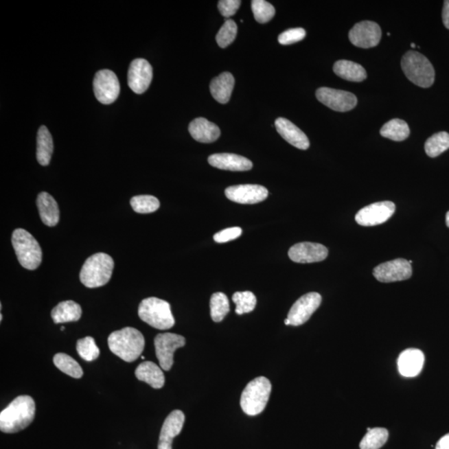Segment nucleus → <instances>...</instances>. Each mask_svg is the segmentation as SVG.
<instances>
[{"label": "nucleus", "instance_id": "obj_1", "mask_svg": "<svg viewBox=\"0 0 449 449\" xmlns=\"http://www.w3.org/2000/svg\"><path fill=\"white\" fill-rule=\"evenodd\" d=\"M34 416L35 403L32 398L19 396L0 413V429L6 433H18L29 426Z\"/></svg>", "mask_w": 449, "mask_h": 449}, {"label": "nucleus", "instance_id": "obj_2", "mask_svg": "<svg viewBox=\"0 0 449 449\" xmlns=\"http://www.w3.org/2000/svg\"><path fill=\"white\" fill-rule=\"evenodd\" d=\"M108 347L126 362L137 360L145 347V338L139 330L126 327L113 332L108 337Z\"/></svg>", "mask_w": 449, "mask_h": 449}, {"label": "nucleus", "instance_id": "obj_3", "mask_svg": "<svg viewBox=\"0 0 449 449\" xmlns=\"http://www.w3.org/2000/svg\"><path fill=\"white\" fill-rule=\"evenodd\" d=\"M114 262L109 255L97 253L86 260L80 273V281L88 288H97L111 279Z\"/></svg>", "mask_w": 449, "mask_h": 449}, {"label": "nucleus", "instance_id": "obj_4", "mask_svg": "<svg viewBox=\"0 0 449 449\" xmlns=\"http://www.w3.org/2000/svg\"><path fill=\"white\" fill-rule=\"evenodd\" d=\"M401 66L408 80L421 88H429L435 82V69L430 61L420 53L409 51L405 54Z\"/></svg>", "mask_w": 449, "mask_h": 449}, {"label": "nucleus", "instance_id": "obj_5", "mask_svg": "<svg viewBox=\"0 0 449 449\" xmlns=\"http://www.w3.org/2000/svg\"><path fill=\"white\" fill-rule=\"evenodd\" d=\"M12 245L21 265L27 270H34L41 266L42 249L37 240L25 229H16L12 235Z\"/></svg>", "mask_w": 449, "mask_h": 449}, {"label": "nucleus", "instance_id": "obj_6", "mask_svg": "<svg viewBox=\"0 0 449 449\" xmlns=\"http://www.w3.org/2000/svg\"><path fill=\"white\" fill-rule=\"evenodd\" d=\"M139 316L141 321L157 330H169L175 325L170 304L156 297L144 299L140 303Z\"/></svg>", "mask_w": 449, "mask_h": 449}, {"label": "nucleus", "instance_id": "obj_7", "mask_svg": "<svg viewBox=\"0 0 449 449\" xmlns=\"http://www.w3.org/2000/svg\"><path fill=\"white\" fill-rule=\"evenodd\" d=\"M271 384L266 377L255 378L246 385L241 397V407L247 415H260L266 408L271 392Z\"/></svg>", "mask_w": 449, "mask_h": 449}, {"label": "nucleus", "instance_id": "obj_8", "mask_svg": "<svg viewBox=\"0 0 449 449\" xmlns=\"http://www.w3.org/2000/svg\"><path fill=\"white\" fill-rule=\"evenodd\" d=\"M93 92L102 104H111L120 93V84L115 73L108 69L98 71L93 80Z\"/></svg>", "mask_w": 449, "mask_h": 449}, {"label": "nucleus", "instance_id": "obj_9", "mask_svg": "<svg viewBox=\"0 0 449 449\" xmlns=\"http://www.w3.org/2000/svg\"><path fill=\"white\" fill-rule=\"evenodd\" d=\"M156 356L161 368L169 371L173 365V356L177 349L186 345V340L179 334L172 333L159 334L155 338Z\"/></svg>", "mask_w": 449, "mask_h": 449}, {"label": "nucleus", "instance_id": "obj_10", "mask_svg": "<svg viewBox=\"0 0 449 449\" xmlns=\"http://www.w3.org/2000/svg\"><path fill=\"white\" fill-rule=\"evenodd\" d=\"M411 264L405 259H396L384 262L374 268L373 277L377 281L391 283L405 281L412 277Z\"/></svg>", "mask_w": 449, "mask_h": 449}, {"label": "nucleus", "instance_id": "obj_11", "mask_svg": "<svg viewBox=\"0 0 449 449\" xmlns=\"http://www.w3.org/2000/svg\"><path fill=\"white\" fill-rule=\"evenodd\" d=\"M395 203L388 200L370 204L358 211L356 222L363 227L383 224L395 214Z\"/></svg>", "mask_w": 449, "mask_h": 449}, {"label": "nucleus", "instance_id": "obj_12", "mask_svg": "<svg viewBox=\"0 0 449 449\" xmlns=\"http://www.w3.org/2000/svg\"><path fill=\"white\" fill-rule=\"evenodd\" d=\"M316 97L321 104L334 111L345 113L354 109L357 105V97L352 93L330 88H321L316 91Z\"/></svg>", "mask_w": 449, "mask_h": 449}, {"label": "nucleus", "instance_id": "obj_13", "mask_svg": "<svg viewBox=\"0 0 449 449\" xmlns=\"http://www.w3.org/2000/svg\"><path fill=\"white\" fill-rule=\"evenodd\" d=\"M382 31L378 23L363 21L356 23L349 31V38L352 45L361 49H370L379 45Z\"/></svg>", "mask_w": 449, "mask_h": 449}, {"label": "nucleus", "instance_id": "obj_14", "mask_svg": "<svg viewBox=\"0 0 449 449\" xmlns=\"http://www.w3.org/2000/svg\"><path fill=\"white\" fill-rule=\"evenodd\" d=\"M322 301L321 295L316 292H310L303 295L295 301L291 307L287 319L290 325L299 326L309 321L314 311L320 307Z\"/></svg>", "mask_w": 449, "mask_h": 449}, {"label": "nucleus", "instance_id": "obj_15", "mask_svg": "<svg viewBox=\"0 0 449 449\" xmlns=\"http://www.w3.org/2000/svg\"><path fill=\"white\" fill-rule=\"evenodd\" d=\"M152 80V67L144 58H137L130 65L128 82L129 88L137 94L147 91Z\"/></svg>", "mask_w": 449, "mask_h": 449}, {"label": "nucleus", "instance_id": "obj_16", "mask_svg": "<svg viewBox=\"0 0 449 449\" xmlns=\"http://www.w3.org/2000/svg\"><path fill=\"white\" fill-rule=\"evenodd\" d=\"M224 194L232 202L240 204H255L267 198L269 192L260 185H238L226 189Z\"/></svg>", "mask_w": 449, "mask_h": 449}, {"label": "nucleus", "instance_id": "obj_17", "mask_svg": "<svg viewBox=\"0 0 449 449\" xmlns=\"http://www.w3.org/2000/svg\"><path fill=\"white\" fill-rule=\"evenodd\" d=\"M328 249L319 243L301 242L290 247L288 255L291 261L306 264L320 262L328 257Z\"/></svg>", "mask_w": 449, "mask_h": 449}, {"label": "nucleus", "instance_id": "obj_18", "mask_svg": "<svg viewBox=\"0 0 449 449\" xmlns=\"http://www.w3.org/2000/svg\"><path fill=\"white\" fill-rule=\"evenodd\" d=\"M184 423L185 415L181 411H172L167 417L161 429L159 449H172L173 439L182 431Z\"/></svg>", "mask_w": 449, "mask_h": 449}, {"label": "nucleus", "instance_id": "obj_19", "mask_svg": "<svg viewBox=\"0 0 449 449\" xmlns=\"http://www.w3.org/2000/svg\"><path fill=\"white\" fill-rule=\"evenodd\" d=\"M211 166L232 172L249 171L253 167L251 161L246 157L232 154V153H218L208 157Z\"/></svg>", "mask_w": 449, "mask_h": 449}, {"label": "nucleus", "instance_id": "obj_20", "mask_svg": "<svg viewBox=\"0 0 449 449\" xmlns=\"http://www.w3.org/2000/svg\"><path fill=\"white\" fill-rule=\"evenodd\" d=\"M424 364V354L417 349H408L398 358V369L402 376L413 378L419 376Z\"/></svg>", "mask_w": 449, "mask_h": 449}, {"label": "nucleus", "instance_id": "obj_21", "mask_svg": "<svg viewBox=\"0 0 449 449\" xmlns=\"http://www.w3.org/2000/svg\"><path fill=\"white\" fill-rule=\"evenodd\" d=\"M275 128L277 132L287 143L294 147L307 150L310 147V141L304 133L297 126L291 123L286 118L279 117L275 122Z\"/></svg>", "mask_w": 449, "mask_h": 449}, {"label": "nucleus", "instance_id": "obj_22", "mask_svg": "<svg viewBox=\"0 0 449 449\" xmlns=\"http://www.w3.org/2000/svg\"><path fill=\"white\" fill-rule=\"evenodd\" d=\"M188 130L193 139L202 143H214L220 136L218 126L204 117H198L193 120L189 124Z\"/></svg>", "mask_w": 449, "mask_h": 449}, {"label": "nucleus", "instance_id": "obj_23", "mask_svg": "<svg viewBox=\"0 0 449 449\" xmlns=\"http://www.w3.org/2000/svg\"><path fill=\"white\" fill-rule=\"evenodd\" d=\"M37 207L43 224L48 227L56 226L59 222V208L53 196L48 192L39 193Z\"/></svg>", "mask_w": 449, "mask_h": 449}, {"label": "nucleus", "instance_id": "obj_24", "mask_svg": "<svg viewBox=\"0 0 449 449\" xmlns=\"http://www.w3.org/2000/svg\"><path fill=\"white\" fill-rule=\"evenodd\" d=\"M235 86V78L231 73H220L211 82L210 91L212 97L222 104H226L231 100Z\"/></svg>", "mask_w": 449, "mask_h": 449}, {"label": "nucleus", "instance_id": "obj_25", "mask_svg": "<svg viewBox=\"0 0 449 449\" xmlns=\"http://www.w3.org/2000/svg\"><path fill=\"white\" fill-rule=\"evenodd\" d=\"M137 379L143 381L154 389L163 388L165 376L159 365L151 361H146L137 366L135 371Z\"/></svg>", "mask_w": 449, "mask_h": 449}, {"label": "nucleus", "instance_id": "obj_26", "mask_svg": "<svg viewBox=\"0 0 449 449\" xmlns=\"http://www.w3.org/2000/svg\"><path fill=\"white\" fill-rule=\"evenodd\" d=\"M333 69L337 76L350 82H360L367 78L363 66L352 61L338 60L334 65Z\"/></svg>", "mask_w": 449, "mask_h": 449}, {"label": "nucleus", "instance_id": "obj_27", "mask_svg": "<svg viewBox=\"0 0 449 449\" xmlns=\"http://www.w3.org/2000/svg\"><path fill=\"white\" fill-rule=\"evenodd\" d=\"M81 306L73 301L59 303L58 306L54 307L52 312H51V316H52L55 324L78 321L81 318Z\"/></svg>", "mask_w": 449, "mask_h": 449}, {"label": "nucleus", "instance_id": "obj_28", "mask_svg": "<svg viewBox=\"0 0 449 449\" xmlns=\"http://www.w3.org/2000/svg\"><path fill=\"white\" fill-rule=\"evenodd\" d=\"M54 152L52 135L45 126H41L37 135V160L41 166H48Z\"/></svg>", "mask_w": 449, "mask_h": 449}, {"label": "nucleus", "instance_id": "obj_29", "mask_svg": "<svg viewBox=\"0 0 449 449\" xmlns=\"http://www.w3.org/2000/svg\"><path fill=\"white\" fill-rule=\"evenodd\" d=\"M382 137L395 141H402L407 139L411 130L406 122L404 120L392 119L386 123L380 130Z\"/></svg>", "mask_w": 449, "mask_h": 449}, {"label": "nucleus", "instance_id": "obj_30", "mask_svg": "<svg viewBox=\"0 0 449 449\" xmlns=\"http://www.w3.org/2000/svg\"><path fill=\"white\" fill-rule=\"evenodd\" d=\"M54 363L59 370L74 378V379H80L84 376V371H82L81 366L68 354L64 353L55 354Z\"/></svg>", "mask_w": 449, "mask_h": 449}, {"label": "nucleus", "instance_id": "obj_31", "mask_svg": "<svg viewBox=\"0 0 449 449\" xmlns=\"http://www.w3.org/2000/svg\"><path fill=\"white\" fill-rule=\"evenodd\" d=\"M449 148V133L440 132L433 135L426 141L424 145L425 152L430 157H437L447 151Z\"/></svg>", "mask_w": 449, "mask_h": 449}, {"label": "nucleus", "instance_id": "obj_32", "mask_svg": "<svg viewBox=\"0 0 449 449\" xmlns=\"http://www.w3.org/2000/svg\"><path fill=\"white\" fill-rule=\"evenodd\" d=\"M210 308L212 320L215 322L222 321L230 311L229 299L224 293H215L211 297Z\"/></svg>", "mask_w": 449, "mask_h": 449}, {"label": "nucleus", "instance_id": "obj_33", "mask_svg": "<svg viewBox=\"0 0 449 449\" xmlns=\"http://www.w3.org/2000/svg\"><path fill=\"white\" fill-rule=\"evenodd\" d=\"M389 432L384 428H374L361 440L360 449H380L387 442Z\"/></svg>", "mask_w": 449, "mask_h": 449}, {"label": "nucleus", "instance_id": "obj_34", "mask_svg": "<svg viewBox=\"0 0 449 449\" xmlns=\"http://www.w3.org/2000/svg\"><path fill=\"white\" fill-rule=\"evenodd\" d=\"M130 203H131L133 211L141 214H152V212L159 210L160 207L159 200L155 196L150 195L133 196Z\"/></svg>", "mask_w": 449, "mask_h": 449}, {"label": "nucleus", "instance_id": "obj_35", "mask_svg": "<svg viewBox=\"0 0 449 449\" xmlns=\"http://www.w3.org/2000/svg\"><path fill=\"white\" fill-rule=\"evenodd\" d=\"M232 301H233L236 306L235 313L239 316L253 311L257 302V297L251 291L235 292L232 297Z\"/></svg>", "mask_w": 449, "mask_h": 449}, {"label": "nucleus", "instance_id": "obj_36", "mask_svg": "<svg viewBox=\"0 0 449 449\" xmlns=\"http://www.w3.org/2000/svg\"><path fill=\"white\" fill-rule=\"evenodd\" d=\"M77 352L86 361H93L100 356V350L93 337L80 338L77 342Z\"/></svg>", "mask_w": 449, "mask_h": 449}, {"label": "nucleus", "instance_id": "obj_37", "mask_svg": "<svg viewBox=\"0 0 449 449\" xmlns=\"http://www.w3.org/2000/svg\"><path fill=\"white\" fill-rule=\"evenodd\" d=\"M251 9L255 21L260 23H266L273 19L275 14V8L265 0H253Z\"/></svg>", "mask_w": 449, "mask_h": 449}, {"label": "nucleus", "instance_id": "obj_38", "mask_svg": "<svg viewBox=\"0 0 449 449\" xmlns=\"http://www.w3.org/2000/svg\"><path fill=\"white\" fill-rule=\"evenodd\" d=\"M236 34H238V25L232 19H227L216 34V42L220 48H227L233 43Z\"/></svg>", "mask_w": 449, "mask_h": 449}, {"label": "nucleus", "instance_id": "obj_39", "mask_svg": "<svg viewBox=\"0 0 449 449\" xmlns=\"http://www.w3.org/2000/svg\"><path fill=\"white\" fill-rule=\"evenodd\" d=\"M306 32L302 27L290 29L279 35L278 41L282 45H290L303 41L306 38Z\"/></svg>", "mask_w": 449, "mask_h": 449}, {"label": "nucleus", "instance_id": "obj_40", "mask_svg": "<svg viewBox=\"0 0 449 449\" xmlns=\"http://www.w3.org/2000/svg\"><path fill=\"white\" fill-rule=\"evenodd\" d=\"M242 234V229L240 227L227 228L218 232L214 235V241L218 243H226L238 239Z\"/></svg>", "mask_w": 449, "mask_h": 449}, {"label": "nucleus", "instance_id": "obj_41", "mask_svg": "<svg viewBox=\"0 0 449 449\" xmlns=\"http://www.w3.org/2000/svg\"><path fill=\"white\" fill-rule=\"evenodd\" d=\"M242 1L240 0H220L218 3V9L222 16L228 18L233 16L238 12Z\"/></svg>", "mask_w": 449, "mask_h": 449}, {"label": "nucleus", "instance_id": "obj_42", "mask_svg": "<svg viewBox=\"0 0 449 449\" xmlns=\"http://www.w3.org/2000/svg\"><path fill=\"white\" fill-rule=\"evenodd\" d=\"M443 22L444 26L449 30V0H446L444 3Z\"/></svg>", "mask_w": 449, "mask_h": 449}, {"label": "nucleus", "instance_id": "obj_43", "mask_svg": "<svg viewBox=\"0 0 449 449\" xmlns=\"http://www.w3.org/2000/svg\"><path fill=\"white\" fill-rule=\"evenodd\" d=\"M435 449H449V433L439 440V442L436 444Z\"/></svg>", "mask_w": 449, "mask_h": 449}, {"label": "nucleus", "instance_id": "obj_44", "mask_svg": "<svg viewBox=\"0 0 449 449\" xmlns=\"http://www.w3.org/2000/svg\"><path fill=\"white\" fill-rule=\"evenodd\" d=\"M446 224H447V227L449 228V211H448V214H446Z\"/></svg>", "mask_w": 449, "mask_h": 449}, {"label": "nucleus", "instance_id": "obj_45", "mask_svg": "<svg viewBox=\"0 0 449 449\" xmlns=\"http://www.w3.org/2000/svg\"><path fill=\"white\" fill-rule=\"evenodd\" d=\"M285 324H286V325H290V322L288 320V319H287V318L286 319Z\"/></svg>", "mask_w": 449, "mask_h": 449}, {"label": "nucleus", "instance_id": "obj_46", "mask_svg": "<svg viewBox=\"0 0 449 449\" xmlns=\"http://www.w3.org/2000/svg\"><path fill=\"white\" fill-rule=\"evenodd\" d=\"M411 47L412 48H415L416 45H415V43H411Z\"/></svg>", "mask_w": 449, "mask_h": 449}, {"label": "nucleus", "instance_id": "obj_47", "mask_svg": "<svg viewBox=\"0 0 449 449\" xmlns=\"http://www.w3.org/2000/svg\"><path fill=\"white\" fill-rule=\"evenodd\" d=\"M65 330V326H62V327H61V330Z\"/></svg>", "mask_w": 449, "mask_h": 449}, {"label": "nucleus", "instance_id": "obj_48", "mask_svg": "<svg viewBox=\"0 0 449 449\" xmlns=\"http://www.w3.org/2000/svg\"><path fill=\"white\" fill-rule=\"evenodd\" d=\"M2 320H3V316H2V314H1V316H0V321H2Z\"/></svg>", "mask_w": 449, "mask_h": 449}, {"label": "nucleus", "instance_id": "obj_49", "mask_svg": "<svg viewBox=\"0 0 449 449\" xmlns=\"http://www.w3.org/2000/svg\"><path fill=\"white\" fill-rule=\"evenodd\" d=\"M409 264H412L413 261H408Z\"/></svg>", "mask_w": 449, "mask_h": 449}]
</instances>
